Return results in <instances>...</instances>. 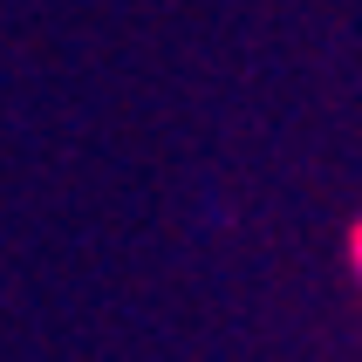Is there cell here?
Here are the masks:
<instances>
[{"instance_id":"obj_1","label":"cell","mask_w":362,"mask_h":362,"mask_svg":"<svg viewBox=\"0 0 362 362\" xmlns=\"http://www.w3.org/2000/svg\"><path fill=\"white\" fill-rule=\"evenodd\" d=\"M349 274H356V287H362V219L349 226Z\"/></svg>"}]
</instances>
